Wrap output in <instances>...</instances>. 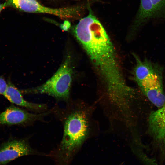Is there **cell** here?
Here are the masks:
<instances>
[{"instance_id": "6da1fadb", "label": "cell", "mask_w": 165, "mask_h": 165, "mask_svg": "<svg viewBox=\"0 0 165 165\" xmlns=\"http://www.w3.org/2000/svg\"><path fill=\"white\" fill-rule=\"evenodd\" d=\"M87 16L81 19L73 32L106 85L111 100L117 106L128 103L134 91L126 84L114 47L104 27L88 7Z\"/></svg>"}, {"instance_id": "7a4b0ae2", "label": "cell", "mask_w": 165, "mask_h": 165, "mask_svg": "<svg viewBox=\"0 0 165 165\" xmlns=\"http://www.w3.org/2000/svg\"><path fill=\"white\" fill-rule=\"evenodd\" d=\"M70 56L54 75L45 83L35 88L24 90L26 94H45L58 100L67 101L72 81V69Z\"/></svg>"}, {"instance_id": "3957f363", "label": "cell", "mask_w": 165, "mask_h": 165, "mask_svg": "<svg viewBox=\"0 0 165 165\" xmlns=\"http://www.w3.org/2000/svg\"><path fill=\"white\" fill-rule=\"evenodd\" d=\"M9 5L25 12L46 13L54 15L62 19L72 18L79 16L83 7L52 8L44 6L35 0H8Z\"/></svg>"}, {"instance_id": "277c9868", "label": "cell", "mask_w": 165, "mask_h": 165, "mask_svg": "<svg viewBox=\"0 0 165 165\" xmlns=\"http://www.w3.org/2000/svg\"><path fill=\"white\" fill-rule=\"evenodd\" d=\"M147 133L155 148L165 157V104L152 111L148 120Z\"/></svg>"}, {"instance_id": "5b68a950", "label": "cell", "mask_w": 165, "mask_h": 165, "mask_svg": "<svg viewBox=\"0 0 165 165\" xmlns=\"http://www.w3.org/2000/svg\"><path fill=\"white\" fill-rule=\"evenodd\" d=\"M30 155L49 156L33 148L25 139H14L4 143L0 147V165H7L19 157Z\"/></svg>"}, {"instance_id": "8992f818", "label": "cell", "mask_w": 165, "mask_h": 165, "mask_svg": "<svg viewBox=\"0 0 165 165\" xmlns=\"http://www.w3.org/2000/svg\"><path fill=\"white\" fill-rule=\"evenodd\" d=\"M54 110L53 109L44 112L35 114L12 105L0 114V124L12 125L30 124L41 120Z\"/></svg>"}, {"instance_id": "52a82bcc", "label": "cell", "mask_w": 165, "mask_h": 165, "mask_svg": "<svg viewBox=\"0 0 165 165\" xmlns=\"http://www.w3.org/2000/svg\"><path fill=\"white\" fill-rule=\"evenodd\" d=\"M3 95L12 103L34 111L43 112L47 108L45 104L32 103L24 99L20 91L9 80Z\"/></svg>"}, {"instance_id": "ba28073f", "label": "cell", "mask_w": 165, "mask_h": 165, "mask_svg": "<svg viewBox=\"0 0 165 165\" xmlns=\"http://www.w3.org/2000/svg\"><path fill=\"white\" fill-rule=\"evenodd\" d=\"M136 64L134 69V79L139 84L156 76L160 73V70L149 61L145 59L142 61L135 55Z\"/></svg>"}, {"instance_id": "9c48e42d", "label": "cell", "mask_w": 165, "mask_h": 165, "mask_svg": "<svg viewBox=\"0 0 165 165\" xmlns=\"http://www.w3.org/2000/svg\"><path fill=\"white\" fill-rule=\"evenodd\" d=\"M141 90L149 100L158 108L165 104V94L162 75L149 85Z\"/></svg>"}, {"instance_id": "30bf717a", "label": "cell", "mask_w": 165, "mask_h": 165, "mask_svg": "<svg viewBox=\"0 0 165 165\" xmlns=\"http://www.w3.org/2000/svg\"><path fill=\"white\" fill-rule=\"evenodd\" d=\"M140 1L139 8L131 27V31L133 32L138 30L150 20L155 18L152 0Z\"/></svg>"}, {"instance_id": "8fae6325", "label": "cell", "mask_w": 165, "mask_h": 165, "mask_svg": "<svg viewBox=\"0 0 165 165\" xmlns=\"http://www.w3.org/2000/svg\"><path fill=\"white\" fill-rule=\"evenodd\" d=\"M154 18H165V0H152Z\"/></svg>"}, {"instance_id": "7c38bea8", "label": "cell", "mask_w": 165, "mask_h": 165, "mask_svg": "<svg viewBox=\"0 0 165 165\" xmlns=\"http://www.w3.org/2000/svg\"><path fill=\"white\" fill-rule=\"evenodd\" d=\"M7 86V83L3 77L0 76V94L3 95Z\"/></svg>"}, {"instance_id": "4fadbf2b", "label": "cell", "mask_w": 165, "mask_h": 165, "mask_svg": "<svg viewBox=\"0 0 165 165\" xmlns=\"http://www.w3.org/2000/svg\"><path fill=\"white\" fill-rule=\"evenodd\" d=\"M8 5L9 4L7 2L3 4L0 3V12L3 9Z\"/></svg>"}]
</instances>
